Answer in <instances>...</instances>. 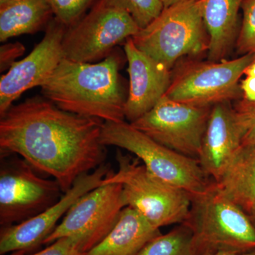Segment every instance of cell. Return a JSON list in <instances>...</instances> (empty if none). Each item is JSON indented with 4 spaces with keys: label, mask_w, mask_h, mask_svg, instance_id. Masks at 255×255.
<instances>
[{
    "label": "cell",
    "mask_w": 255,
    "mask_h": 255,
    "mask_svg": "<svg viewBox=\"0 0 255 255\" xmlns=\"http://www.w3.org/2000/svg\"><path fill=\"white\" fill-rule=\"evenodd\" d=\"M104 122L35 96L1 116L0 155L21 156L35 170L54 178L65 193L79 177L105 164Z\"/></svg>",
    "instance_id": "6da1fadb"
},
{
    "label": "cell",
    "mask_w": 255,
    "mask_h": 255,
    "mask_svg": "<svg viewBox=\"0 0 255 255\" xmlns=\"http://www.w3.org/2000/svg\"><path fill=\"white\" fill-rule=\"evenodd\" d=\"M121 63L116 52L98 63L64 58L40 86L42 95L70 113L105 122H123L128 96L119 73Z\"/></svg>",
    "instance_id": "7a4b0ae2"
},
{
    "label": "cell",
    "mask_w": 255,
    "mask_h": 255,
    "mask_svg": "<svg viewBox=\"0 0 255 255\" xmlns=\"http://www.w3.org/2000/svg\"><path fill=\"white\" fill-rule=\"evenodd\" d=\"M184 223L192 232L195 255L255 250V226L251 218L228 199L214 181L205 191L191 196Z\"/></svg>",
    "instance_id": "3957f363"
},
{
    "label": "cell",
    "mask_w": 255,
    "mask_h": 255,
    "mask_svg": "<svg viewBox=\"0 0 255 255\" xmlns=\"http://www.w3.org/2000/svg\"><path fill=\"white\" fill-rule=\"evenodd\" d=\"M132 41L139 50L170 70L179 58L208 51V33L201 0L183 1L164 8Z\"/></svg>",
    "instance_id": "277c9868"
},
{
    "label": "cell",
    "mask_w": 255,
    "mask_h": 255,
    "mask_svg": "<svg viewBox=\"0 0 255 255\" xmlns=\"http://www.w3.org/2000/svg\"><path fill=\"white\" fill-rule=\"evenodd\" d=\"M116 160L118 171L111 170L102 184H122L127 206L135 210L156 229L187 220L191 202L189 193L160 180L140 164V159L119 150Z\"/></svg>",
    "instance_id": "5b68a950"
},
{
    "label": "cell",
    "mask_w": 255,
    "mask_h": 255,
    "mask_svg": "<svg viewBox=\"0 0 255 255\" xmlns=\"http://www.w3.org/2000/svg\"><path fill=\"white\" fill-rule=\"evenodd\" d=\"M101 140L132 152L151 174L191 196L204 192L212 183L198 159L161 145L125 121L104 122Z\"/></svg>",
    "instance_id": "8992f818"
},
{
    "label": "cell",
    "mask_w": 255,
    "mask_h": 255,
    "mask_svg": "<svg viewBox=\"0 0 255 255\" xmlns=\"http://www.w3.org/2000/svg\"><path fill=\"white\" fill-rule=\"evenodd\" d=\"M140 31L120 0H97L86 16L67 28L65 58L80 63L105 59L119 43Z\"/></svg>",
    "instance_id": "52a82bcc"
},
{
    "label": "cell",
    "mask_w": 255,
    "mask_h": 255,
    "mask_svg": "<svg viewBox=\"0 0 255 255\" xmlns=\"http://www.w3.org/2000/svg\"><path fill=\"white\" fill-rule=\"evenodd\" d=\"M255 60V54L233 60L191 61L172 77L166 97L181 103L213 107L243 97L240 79Z\"/></svg>",
    "instance_id": "ba28073f"
},
{
    "label": "cell",
    "mask_w": 255,
    "mask_h": 255,
    "mask_svg": "<svg viewBox=\"0 0 255 255\" xmlns=\"http://www.w3.org/2000/svg\"><path fill=\"white\" fill-rule=\"evenodd\" d=\"M125 207L122 184H102L72 206L43 245L51 244L60 238H71L80 251L87 253L110 234Z\"/></svg>",
    "instance_id": "9c48e42d"
},
{
    "label": "cell",
    "mask_w": 255,
    "mask_h": 255,
    "mask_svg": "<svg viewBox=\"0 0 255 255\" xmlns=\"http://www.w3.org/2000/svg\"><path fill=\"white\" fill-rule=\"evenodd\" d=\"M1 157L0 225L18 224L56 204L64 192L56 180L38 176L23 158Z\"/></svg>",
    "instance_id": "30bf717a"
},
{
    "label": "cell",
    "mask_w": 255,
    "mask_h": 255,
    "mask_svg": "<svg viewBox=\"0 0 255 255\" xmlns=\"http://www.w3.org/2000/svg\"><path fill=\"white\" fill-rule=\"evenodd\" d=\"M212 107L175 102L164 96L131 124L161 145L198 159Z\"/></svg>",
    "instance_id": "8fae6325"
},
{
    "label": "cell",
    "mask_w": 255,
    "mask_h": 255,
    "mask_svg": "<svg viewBox=\"0 0 255 255\" xmlns=\"http://www.w3.org/2000/svg\"><path fill=\"white\" fill-rule=\"evenodd\" d=\"M110 172V165L103 164L93 172L82 174L56 204L24 222L1 227L0 255L18 251L28 253L43 245L72 206L89 191L102 185Z\"/></svg>",
    "instance_id": "7c38bea8"
},
{
    "label": "cell",
    "mask_w": 255,
    "mask_h": 255,
    "mask_svg": "<svg viewBox=\"0 0 255 255\" xmlns=\"http://www.w3.org/2000/svg\"><path fill=\"white\" fill-rule=\"evenodd\" d=\"M67 27L56 18L50 20L46 33L31 53L15 62L0 79V116L23 92L42 83L65 58L63 41Z\"/></svg>",
    "instance_id": "4fadbf2b"
},
{
    "label": "cell",
    "mask_w": 255,
    "mask_h": 255,
    "mask_svg": "<svg viewBox=\"0 0 255 255\" xmlns=\"http://www.w3.org/2000/svg\"><path fill=\"white\" fill-rule=\"evenodd\" d=\"M124 52L128 68L129 89L125 106V118L129 123L152 110L168 90L170 70L152 59L128 38Z\"/></svg>",
    "instance_id": "5bb4252c"
},
{
    "label": "cell",
    "mask_w": 255,
    "mask_h": 255,
    "mask_svg": "<svg viewBox=\"0 0 255 255\" xmlns=\"http://www.w3.org/2000/svg\"><path fill=\"white\" fill-rule=\"evenodd\" d=\"M244 134L237 112L230 102L213 106L198 160L204 173L214 182L219 180L241 147Z\"/></svg>",
    "instance_id": "9a60e30c"
},
{
    "label": "cell",
    "mask_w": 255,
    "mask_h": 255,
    "mask_svg": "<svg viewBox=\"0 0 255 255\" xmlns=\"http://www.w3.org/2000/svg\"><path fill=\"white\" fill-rule=\"evenodd\" d=\"M214 182L252 219L255 215V144L242 145Z\"/></svg>",
    "instance_id": "2e32d148"
},
{
    "label": "cell",
    "mask_w": 255,
    "mask_h": 255,
    "mask_svg": "<svg viewBox=\"0 0 255 255\" xmlns=\"http://www.w3.org/2000/svg\"><path fill=\"white\" fill-rule=\"evenodd\" d=\"M243 0H201L203 16L209 35L208 60H226L238 31V13Z\"/></svg>",
    "instance_id": "e0dca14e"
},
{
    "label": "cell",
    "mask_w": 255,
    "mask_h": 255,
    "mask_svg": "<svg viewBox=\"0 0 255 255\" xmlns=\"http://www.w3.org/2000/svg\"><path fill=\"white\" fill-rule=\"evenodd\" d=\"M161 234L135 210L127 206L114 229L85 255H137L152 238Z\"/></svg>",
    "instance_id": "ac0fdd59"
},
{
    "label": "cell",
    "mask_w": 255,
    "mask_h": 255,
    "mask_svg": "<svg viewBox=\"0 0 255 255\" xmlns=\"http://www.w3.org/2000/svg\"><path fill=\"white\" fill-rule=\"evenodd\" d=\"M53 14L48 0H12L0 5V41L36 33Z\"/></svg>",
    "instance_id": "d6986e66"
},
{
    "label": "cell",
    "mask_w": 255,
    "mask_h": 255,
    "mask_svg": "<svg viewBox=\"0 0 255 255\" xmlns=\"http://www.w3.org/2000/svg\"><path fill=\"white\" fill-rule=\"evenodd\" d=\"M137 255H195L192 232L185 223H181L166 234L150 240Z\"/></svg>",
    "instance_id": "ffe728a7"
},
{
    "label": "cell",
    "mask_w": 255,
    "mask_h": 255,
    "mask_svg": "<svg viewBox=\"0 0 255 255\" xmlns=\"http://www.w3.org/2000/svg\"><path fill=\"white\" fill-rule=\"evenodd\" d=\"M243 16L236 45L241 55L255 54V0H243Z\"/></svg>",
    "instance_id": "44dd1931"
},
{
    "label": "cell",
    "mask_w": 255,
    "mask_h": 255,
    "mask_svg": "<svg viewBox=\"0 0 255 255\" xmlns=\"http://www.w3.org/2000/svg\"><path fill=\"white\" fill-rule=\"evenodd\" d=\"M52 11L59 22L67 28L73 26L97 0H48Z\"/></svg>",
    "instance_id": "7402d4cb"
},
{
    "label": "cell",
    "mask_w": 255,
    "mask_h": 255,
    "mask_svg": "<svg viewBox=\"0 0 255 255\" xmlns=\"http://www.w3.org/2000/svg\"><path fill=\"white\" fill-rule=\"evenodd\" d=\"M140 29L148 26L164 9L161 0H120Z\"/></svg>",
    "instance_id": "603a6c76"
},
{
    "label": "cell",
    "mask_w": 255,
    "mask_h": 255,
    "mask_svg": "<svg viewBox=\"0 0 255 255\" xmlns=\"http://www.w3.org/2000/svg\"><path fill=\"white\" fill-rule=\"evenodd\" d=\"M245 134L243 145L255 144V102L242 100L234 107Z\"/></svg>",
    "instance_id": "cb8c5ba5"
},
{
    "label": "cell",
    "mask_w": 255,
    "mask_h": 255,
    "mask_svg": "<svg viewBox=\"0 0 255 255\" xmlns=\"http://www.w3.org/2000/svg\"><path fill=\"white\" fill-rule=\"evenodd\" d=\"M9 255H85L77 242L71 238H62L48 245L46 249L34 254L27 255L22 251L14 252Z\"/></svg>",
    "instance_id": "d4e9b609"
},
{
    "label": "cell",
    "mask_w": 255,
    "mask_h": 255,
    "mask_svg": "<svg viewBox=\"0 0 255 255\" xmlns=\"http://www.w3.org/2000/svg\"><path fill=\"white\" fill-rule=\"evenodd\" d=\"M25 47L21 43L16 42L3 45L0 48V70L2 71L11 68L16 58L24 53Z\"/></svg>",
    "instance_id": "484cf974"
},
{
    "label": "cell",
    "mask_w": 255,
    "mask_h": 255,
    "mask_svg": "<svg viewBox=\"0 0 255 255\" xmlns=\"http://www.w3.org/2000/svg\"><path fill=\"white\" fill-rule=\"evenodd\" d=\"M243 99L250 102H255V77L246 76L241 84Z\"/></svg>",
    "instance_id": "4316f807"
},
{
    "label": "cell",
    "mask_w": 255,
    "mask_h": 255,
    "mask_svg": "<svg viewBox=\"0 0 255 255\" xmlns=\"http://www.w3.org/2000/svg\"><path fill=\"white\" fill-rule=\"evenodd\" d=\"M204 255H255L254 251L246 252V253H231V252H220V253H212Z\"/></svg>",
    "instance_id": "83f0119b"
},
{
    "label": "cell",
    "mask_w": 255,
    "mask_h": 255,
    "mask_svg": "<svg viewBox=\"0 0 255 255\" xmlns=\"http://www.w3.org/2000/svg\"><path fill=\"white\" fill-rule=\"evenodd\" d=\"M244 75L246 76L255 77V60L248 67L245 71Z\"/></svg>",
    "instance_id": "f1b7e54d"
},
{
    "label": "cell",
    "mask_w": 255,
    "mask_h": 255,
    "mask_svg": "<svg viewBox=\"0 0 255 255\" xmlns=\"http://www.w3.org/2000/svg\"><path fill=\"white\" fill-rule=\"evenodd\" d=\"M183 1H188V0H161L162 4L164 5V8L168 7L172 5L177 4ZM191 1H198V0H191Z\"/></svg>",
    "instance_id": "f546056e"
},
{
    "label": "cell",
    "mask_w": 255,
    "mask_h": 255,
    "mask_svg": "<svg viewBox=\"0 0 255 255\" xmlns=\"http://www.w3.org/2000/svg\"><path fill=\"white\" fill-rule=\"evenodd\" d=\"M12 0H0V5L6 4V3L9 2Z\"/></svg>",
    "instance_id": "4dcf8cb0"
},
{
    "label": "cell",
    "mask_w": 255,
    "mask_h": 255,
    "mask_svg": "<svg viewBox=\"0 0 255 255\" xmlns=\"http://www.w3.org/2000/svg\"><path fill=\"white\" fill-rule=\"evenodd\" d=\"M252 221H253V223H254V225L255 226V215L254 216H253V218H252Z\"/></svg>",
    "instance_id": "1f68e13d"
}]
</instances>
